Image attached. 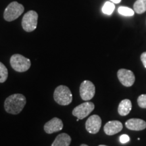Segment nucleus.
<instances>
[{
  "label": "nucleus",
  "instance_id": "nucleus-1",
  "mask_svg": "<svg viewBox=\"0 0 146 146\" xmlns=\"http://www.w3.org/2000/svg\"><path fill=\"white\" fill-rule=\"evenodd\" d=\"M27 103L25 96L21 94L11 95L5 100L4 108L6 112L11 114H18L22 112Z\"/></svg>",
  "mask_w": 146,
  "mask_h": 146
},
{
  "label": "nucleus",
  "instance_id": "nucleus-2",
  "mask_svg": "<svg viewBox=\"0 0 146 146\" xmlns=\"http://www.w3.org/2000/svg\"><path fill=\"white\" fill-rule=\"evenodd\" d=\"M54 99L58 104L69 105L72 101V94L70 89L65 85H60L55 89Z\"/></svg>",
  "mask_w": 146,
  "mask_h": 146
},
{
  "label": "nucleus",
  "instance_id": "nucleus-3",
  "mask_svg": "<svg viewBox=\"0 0 146 146\" xmlns=\"http://www.w3.org/2000/svg\"><path fill=\"white\" fill-rule=\"evenodd\" d=\"M10 63L12 68L16 72H26L31 66V60L21 54H14L11 56Z\"/></svg>",
  "mask_w": 146,
  "mask_h": 146
},
{
  "label": "nucleus",
  "instance_id": "nucleus-4",
  "mask_svg": "<svg viewBox=\"0 0 146 146\" xmlns=\"http://www.w3.org/2000/svg\"><path fill=\"white\" fill-rule=\"evenodd\" d=\"M25 8L21 3L17 1L10 3L5 8L3 13V18L6 21L12 22L17 19L23 13Z\"/></svg>",
  "mask_w": 146,
  "mask_h": 146
},
{
  "label": "nucleus",
  "instance_id": "nucleus-5",
  "mask_svg": "<svg viewBox=\"0 0 146 146\" xmlns=\"http://www.w3.org/2000/svg\"><path fill=\"white\" fill-rule=\"evenodd\" d=\"M38 14L35 11L30 10L25 14L22 20V27L27 32H32L37 26Z\"/></svg>",
  "mask_w": 146,
  "mask_h": 146
},
{
  "label": "nucleus",
  "instance_id": "nucleus-6",
  "mask_svg": "<svg viewBox=\"0 0 146 146\" xmlns=\"http://www.w3.org/2000/svg\"><path fill=\"white\" fill-rule=\"evenodd\" d=\"M95 108V105L93 102H86L77 106L72 110V115L78 120H82L86 118L93 112Z\"/></svg>",
  "mask_w": 146,
  "mask_h": 146
},
{
  "label": "nucleus",
  "instance_id": "nucleus-7",
  "mask_svg": "<svg viewBox=\"0 0 146 146\" xmlns=\"http://www.w3.org/2000/svg\"><path fill=\"white\" fill-rule=\"evenodd\" d=\"M80 96L84 101H89L92 99L96 94V87L90 81H84L79 88Z\"/></svg>",
  "mask_w": 146,
  "mask_h": 146
},
{
  "label": "nucleus",
  "instance_id": "nucleus-8",
  "mask_svg": "<svg viewBox=\"0 0 146 146\" xmlns=\"http://www.w3.org/2000/svg\"><path fill=\"white\" fill-rule=\"evenodd\" d=\"M117 76L120 83L125 87H131L134 84L135 76L131 70L127 69H120L117 72Z\"/></svg>",
  "mask_w": 146,
  "mask_h": 146
},
{
  "label": "nucleus",
  "instance_id": "nucleus-9",
  "mask_svg": "<svg viewBox=\"0 0 146 146\" xmlns=\"http://www.w3.org/2000/svg\"><path fill=\"white\" fill-rule=\"evenodd\" d=\"M102 127V119L98 115L91 116L85 123L86 130L91 134H96L99 132Z\"/></svg>",
  "mask_w": 146,
  "mask_h": 146
},
{
  "label": "nucleus",
  "instance_id": "nucleus-10",
  "mask_svg": "<svg viewBox=\"0 0 146 146\" xmlns=\"http://www.w3.org/2000/svg\"><path fill=\"white\" fill-rule=\"evenodd\" d=\"M64 125L62 120L60 118L55 117L45 124L44 131L47 134H52L54 133L61 131Z\"/></svg>",
  "mask_w": 146,
  "mask_h": 146
},
{
  "label": "nucleus",
  "instance_id": "nucleus-11",
  "mask_svg": "<svg viewBox=\"0 0 146 146\" xmlns=\"http://www.w3.org/2000/svg\"><path fill=\"white\" fill-rule=\"evenodd\" d=\"M123 126L122 123L118 120H111L108 122L104 127V131L108 135H114L116 133L120 132L123 129Z\"/></svg>",
  "mask_w": 146,
  "mask_h": 146
},
{
  "label": "nucleus",
  "instance_id": "nucleus-12",
  "mask_svg": "<svg viewBox=\"0 0 146 146\" xmlns=\"http://www.w3.org/2000/svg\"><path fill=\"white\" fill-rule=\"evenodd\" d=\"M126 127L131 131H142L146 128V122L139 118H131L125 123Z\"/></svg>",
  "mask_w": 146,
  "mask_h": 146
},
{
  "label": "nucleus",
  "instance_id": "nucleus-13",
  "mask_svg": "<svg viewBox=\"0 0 146 146\" xmlns=\"http://www.w3.org/2000/svg\"><path fill=\"white\" fill-rule=\"evenodd\" d=\"M71 143V137L66 133L58 135L52 144V146H69Z\"/></svg>",
  "mask_w": 146,
  "mask_h": 146
},
{
  "label": "nucleus",
  "instance_id": "nucleus-14",
  "mask_svg": "<svg viewBox=\"0 0 146 146\" xmlns=\"http://www.w3.org/2000/svg\"><path fill=\"white\" fill-rule=\"evenodd\" d=\"M132 109V104L131 100L125 99L122 100L118 108V112L120 116H127L130 113Z\"/></svg>",
  "mask_w": 146,
  "mask_h": 146
},
{
  "label": "nucleus",
  "instance_id": "nucleus-15",
  "mask_svg": "<svg viewBox=\"0 0 146 146\" xmlns=\"http://www.w3.org/2000/svg\"><path fill=\"white\" fill-rule=\"evenodd\" d=\"M133 9L137 14H143L146 11V0H137L133 5Z\"/></svg>",
  "mask_w": 146,
  "mask_h": 146
},
{
  "label": "nucleus",
  "instance_id": "nucleus-16",
  "mask_svg": "<svg viewBox=\"0 0 146 146\" xmlns=\"http://www.w3.org/2000/svg\"><path fill=\"white\" fill-rule=\"evenodd\" d=\"M114 9L115 5L114 3L112 1H106L102 7V10L104 14H107V15H111L114 12Z\"/></svg>",
  "mask_w": 146,
  "mask_h": 146
},
{
  "label": "nucleus",
  "instance_id": "nucleus-17",
  "mask_svg": "<svg viewBox=\"0 0 146 146\" xmlns=\"http://www.w3.org/2000/svg\"><path fill=\"white\" fill-rule=\"evenodd\" d=\"M8 76V70L6 66L0 62V83H3L6 81Z\"/></svg>",
  "mask_w": 146,
  "mask_h": 146
},
{
  "label": "nucleus",
  "instance_id": "nucleus-18",
  "mask_svg": "<svg viewBox=\"0 0 146 146\" xmlns=\"http://www.w3.org/2000/svg\"><path fill=\"white\" fill-rule=\"evenodd\" d=\"M118 12L120 15L125 16H133L135 14V11L130 8L125 6H120L118 9Z\"/></svg>",
  "mask_w": 146,
  "mask_h": 146
},
{
  "label": "nucleus",
  "instance_id": "nucleus-19",
  "mask_svg": "<svg viewBox=\"0 0 146 146\" xmlns=\"http://www.w3.org/2000/svg\"><path fill=\"white\" fill-rule=\"evenodd\" d=\"M137 104L141 108H146V94H143L139 96Z\"/></svg>",
  "mask_w": 146,
  "mask_h": 146
},
{
  "label": "nucleus",
  "instance_id": "nucleus-20",
  "mask_svg": "<svg viewBox=\"0 0 146 146\" xmlns=\"http://www.w3.org/2000/svg\"><path fill=\"white\" fill-rule=\"evenodd\" d=\"M119 140L121 143H126L130 141V137H129V136L127 135H122L120 137Z\"/></svg>",
  "mask_w": 146,
  "mask_h": 146
},
{
  "label": "nucleus",
  "instance_id": "nucleus-21",
  "mask_svg": "<svg viewBox=\"0 0 146 146\" xmlns=\"http://www.w3.org/2000/svg\"><path fill=\"white\" fill-rule=\"evenodd\" d=\"M141 60L143 63L144 67L146 68V52H143V54L141 55Z\"/></svg>",
  "mask_w": 146,
  "mask_h": 146
},
{
  "label": "nucleus",
  "instance_id": "nucleus-22",
  "mask_svg": "<svg viewBox=\"0 0 146 146\" xmlns=\"http://www.w3.org/2000/svg\"><path fill=\"white\" fill-rule=\"evenodd\" d=\"M110 1H112L114 3H119L121 1V0H110Z\"/></svg>",
  "mask_w": 146,
  "mask_h": 146
},
{
  "label": "nucleus",
  "instance_id": "nucleus-23",
  "mask_svg": "<svg viewBox=\"0 0 146 146\" xmlns=\"http://www.w3.org/2000/svg\"><path fill=\"white\" fill-rule=\"evenodd\" d=\"M81 146H88V145H86V144H81Z\"/></svg>",
  "mask_w": 146,
  "mask_h": 146
},
{
  "label": "nucleus",
  "instance_id": "nucleus-24",
  "mask_svg": "<svg viewBox=\"0 0 146 146\" xmlns=\"http://www.w3.org/2000/svg\"><path fill=\"white\" fill-rule=\"evenodd\" d=\"M99 146H108V145H100Z\"/></svg>",
  "mask_w": 146,
  "mask_h": 146
}]
</instances>
